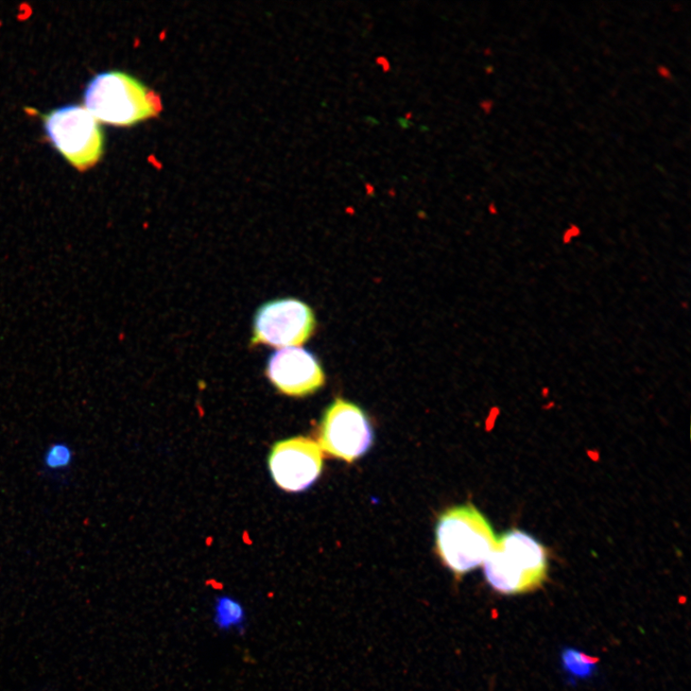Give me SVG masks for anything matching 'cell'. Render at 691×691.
<instances>
[{
	"label": "cell",
	"mask_w": 691,
	"mask_h": 691,
	"mask_svg": "<svg viewBox=\"0 0 691 691\" xmlns=\"http://www.w3.org/2000/svg\"><path fill=\"white\" fill-rule=\"evenodd\" d=\"M85 108L97 121L127 127L157 116L161 97L141 81L120 72H107L93 78L84 93Z\"/></svg>",
	"instance_id": "1"
},
{
	"label": "cell",
	"mask_w": 691,
	"mask_h": 691,
	"mask_svg": "<svg viewBox=\"0 0 691 691\" xmlns=\"http://www.w3.org/2000/svg\"><path fill=\"white\" fill-rule=\"evenodd\" d=\"M547 570L546 548L517 529L501 535L484 562V574L493 589L508 596L538 589L546 579Z\"/></svg>",
	"instance_id": "2"
},
{
	"label": "cell",
	"mask_w": 691,
	"mask_h": 691,
	"mask_svg": "<svg viewBox=\"0 0 691 691\" xmlns=\"http://www.w3.org/2000/svg\"><path fill=\"white\" fill-rule=\"evenodd\" d=\"M496 543L486 517L473 506L452 508L439 518L436 545L445 565L457 576L486 561Z\"/></svg>",
	"instance_id": "3"
},
{
	"label": "cell",
	"mask_w": 691,
	"mask_h": 691,
	"mask_svg": "<svg viewBox=\"0 0 691 691\" xmlns=\"http://www.w3.org/2000/svg\"><path fill=\"white\" fill-rule=\"evenodd\" d=\"M44 125L50 143L75 168L85 170L100 160L104 135L98 121L85 107L54 110L45 116Z\"/></svg>",
	"instance_id": "4"
},
{
	"label": "cell",
	"mask_w": 691,
	"mask_h": 691,
	"mask_svg": "<svg viewBox=\"0 0 691 691\" xmlns=\"http://www.w3.org/2000/svg\"><path fill=\"white\" fill-rule=\"evenodd\" d=\"M315 325L314 311L305 303L293 298L273 300L256 310L250 346H301L314 335Z\"/></svg>",
	"instance_id": "5"
},
{
	"label": "cell",
	"mask_w": 691,
	"mask_h": 691,
	"mask_svg": "<svg viewBox=\"0 0 691 691\" xmlns=\"http://www.w3.org/2000/svg\"><path fill=\"white\" fill-rule=\"evenodd\" d=\"M373 441L371 424L357 406L336 399L325 411L319 446L325 454L352 463L367 453Z\"/></svg>",
	"instance_id": "6"
},
{
	"label": "cell",
	"mask_w": 691,
	"mask_h": 691,
	"mask_svg": "<svg viewBox=\"0 0 691 691\" xmlns=\"http://www.w3.org/2000/svg\"><path fill=\"white\" fill-rule=\"evenodd\" d=\"M323 456L317 443L295 437L276 443L270 453L269 469L276 486L286 492L308 489L322 473Z\"/></svg>",
	"instance_id": "7"
},
{
	"label": "cell",
	"mask_w": 691,
	"mask_h": 691,
	"mask_svg": "<svg viewBox=\"0 0 691 691\" xmlns=\"http://www.w3.org/2000/svg\"><path fill=\"white\" fill-rule=\"evenodd\" d=\"M266 376L281 393L291 396H305L325 385V373L317 357L304 348H285L268 358Z\"/></svg>",
	"instance_id": "8"
},
{
	"label": "cell",
	"mask_w": 691,
	"mask_h": 691,
	"mask_svg": "<svg viewBox=\"0 0 691 691\" xmlns=\"http://www.w3.org/2000/svg\"><path fill=\"white\" fill-rule=\"evenodd\" d=\"M212 621L217 631L228 635L245 634L249 624L245 605L230 595L217 596L212 606Z\"/></svg>",
	"instance_id": "9"
},
{
	"label": "cell",
	"mask_w": 691,
	"mask_h": 691,
	"mask_svg": "<svg viewBox=\"0 0 691 691\" xmlns=\"http://www.w3.org/2000/svg\"><path fill=\"white\" fill-rule=\"evenodd\" d=\"M75 452L65 442L50 444L43 456L44 469L49 474H62L72 468Z\"/></svg>",
	"instance_id": "10"
},
{
	"label": "cell",
	"mask_w": 691,
	"mask_h": 691,
	"mask_svg": "<svg viewBox=\"0 0 691 691\" xmlns=\"http://www.w3.org/2000/svg\"><path fill=\"white\" fill-rule=\"evenodd\" d=\"M597 662V659L578 649L566 648L562 653L563 667L570 676L579 679L591 677L596 669Z\"/></svg>",
	"instance_id": "11"
},
{
	"label": "cell",
	"mask_w": 691,
	"mask_h": 691,
	"mask_svg": "<svg viewBox=\"0 0 691 691\" xmlns=\"http://www.w3.org/2000/svg\"><path fill=\"white\" fill-rule=\"evenodd\" d=\"M376 63H377L378 65H383L384 71H385L386 73L389 72V69H390L391 65H390V63H389V61H388V60H387L386 57H384V56H379V57L376 59Z\"/></svg>",
	"instance_id": "12"
}]
</instances>
